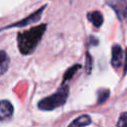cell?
I'll return each mask as SVG.
<instances>
[{"mask_svg":"<svg viewBox=\"0 0 127 127\" xmlns=\"http://www.w3.org/2000/svg\"><path fill=\"white\" fill-rule=\"evenodd\" d=\"M47 29V24H41L35 26L27 31L19 33L17 35V45L22 55L32 54L38 47L42 37L44 36Z\"/></svg>","mask_w":127,"mask_h":127,"instance_id":"cell-1","label":"cell"},{"mask_svg":"<svg viewBox=\"0 0 127 127\" xmlns=\"http://www.w3.org/2000/svg\"><path fill=\"white\" fill-rule=\"evenodd\" d=\"M68 92H69L68 86L65 84H63L55 93L39 101L38 103L39 109L44 111H51L64 105L68 97Z\"/></svg>","mask_w":127,"mask_h":127,"instance_id":"cell-2","label":"cell"},{"mask_svg":"<svg viewBox=\"0 0 127 127\" xmlns=\"http://www.w3.org/2000/svg\"><path fill=\"white\" fill-rule=\"evenodd\" d=\"M45 8H46V5L42 6L40 9H38L37 11H35L33 14L29 15V16L26 17L25 19H23V20H21V21H19V22L13 23V24H11V25H9V26H7V27H4V28H2L1 30H6V29H10V28H21V27H25V26H27V25L36 23V22H38V21L41 19L42 14H43Z\"/></svg>","mask_w":127,"mask_h":127,"instance_id":"cell-3","label":"cell"},{"mask_svg":"<svg viewBox=\"0 0 127 127\" xmlns=\"http://www.w3.org/2000/svg\"><path fill=\"white\" fill-rule=\"evenodd\" d=\"M111 55H112L111 56V60H110L111 65L114 68L120 67L121 64H122V62H123V58H124L122 48L119 45H114L113 48H112Z\"/></svg>","mask_w":127,"mask_h":127,"instance_id":"cell-4","label":"cell"},{"mask_svg":"<svg viewBox=\"0 0 127 127\" xmlns=\"http://www.w3.org/2000/svg\"><path fill=\"white\" fill-rule=\"evenodd\" d=\"M14 108L9 100L0 101V120H6L13 115Z\"/></svg>","mask_w":127,"mask_h":127,"instance_id":"cell-5","label":"cell"},{"mask_svg":"<svg viewBox=\"0 0 127 127\" xmlns=\"http://www.w3.org/2000/svg\"><path fill=\"white\" fill-rule=\"evenodd\" d=\"M116 12V14L118 15V18H120L121 20L127 16V1L125 0H119V1H115V2H111L108 3Z\"/></svg>","mask_w":127,"mask_h":127,"instance_id":"cell-6","label":"cell"},{"mask_svg":"<svg viewBox=\"0 0 127 127\" xmlns=\"http://www.w3.org/2000/svg\"><path fill=\"white\" fill-rule=\"evenodd\" d=\"M87 19L89 22H91L93 24V26H95L96 28H99L102 24H103V15L101 14L100 11H91L88 12L86 15Z\"/></svg>","mask_w":127,"mask_h":127,"instance_id":"cell-7","label":"cell"},{"mask_svg":"<svg viewBox=\"0 0 127 127\" xmlns=\"http://www.w3.org/2000/svg\"><path fill=\"white\" fill-rule=\"evenodd\" d=\"M90 123H91V117L88 114H82L76 117L73 121H71L67 127H84L89 125Z\"/></svg>","mask_w":127,"mask_h":127,"instance_id":"cell-8","label":"cell"},{"mask_svg":"<svg viewBox=\"0 0 127 127\" xmlns=\"http://www.w3.org/2000/svg\"><path fill=\"white\" fill-rule=\"evenodd\" d=\"M10 59L5 51H0V75L5 73L9 67Z\"/></svg>","mask_w":127,"mask_h":127,"instance_id":"cell-9","label":"cell"},{"mask_svg":"<svg viewBox=\"0 0 127 127\" xmlns=\"http://www.w3.org/2000/svg\"><path fill=\"white\" fill-rule=\"evenodd\" d=\"M80 67H81V65L78 64H76L70 66V67L65 71V73L64 74V77H63V84L65 83L66 81H68L69 79H71V77L75 74V72H76Z\"/></svg>","mask_w":127,"mask_h":127,"instance_id":"cell-10","label":"cell"},{"mask_svg":"<svg viewBox=\"0 0 127 127\" xmlns=\"http://www.w3.org/2000/svg\"><path fill=\"white\" fill-rule=\"evenodd\" d=\"M110 95V91L106 88H101L97 91V103H102L104 102Z\"/></svg>","mask_w":127,"mask_h":127,"instance_id":"cell-11","label":"cell"},{"mask_svg":"<svg viewBox=\"0 0 127 127\" xmlns=\"http://www.w3.org/2000/svg\"><path fill=\"white\" fill-rule=\"evenodd\" d=\"M91 68H92V58H91V55L88 52H86V54H85V70H86V72L90 73Z\"/></svg>","mask_w":127,"mask_h":127,"instance_id":"cell-12","label":"cell"},{"mask_svg":"<svg viewBox=\"0 0 127 127\" xmlns=\"http://www.w3.org/2000/svg\"><path fill=\"white\" fill-rule=\"evenodd\" d=\"M117 127H127V112H124L120 115L117 122Z\"/></svg>","mask_w":127,"mask_h":127,"instance_id":"cell-13","label":"cell"},{"mask_svg":"<svg viewBox=\"0 0 127 127\" xmlns=\"http://www.w3.org/2000/svg\"><path fill=\"white\" fill-rule=\"evenodd\" d=\"M98 44V40L95 38V37H93V36H90L89 38H88V40H87V45L88 46H90V45H97Z\"/></svg>","mask_w":127,"mask_h":127,"instance_id":"cell-14","label":"cell"},{"mask_svg":"<svg viewBox=\"0 0 127 127\" xmlns=\"http://www.w3.org/2000/svg\"><path fill=\"white\" fill-rule=\"evenodd\" d=\"M127 72V50H126V60H125V64H124V74Z\"/></svg>","mask_w":127,"mask_h":127,"instance_id":"cell-15","label":"cell"}]
</instances>
